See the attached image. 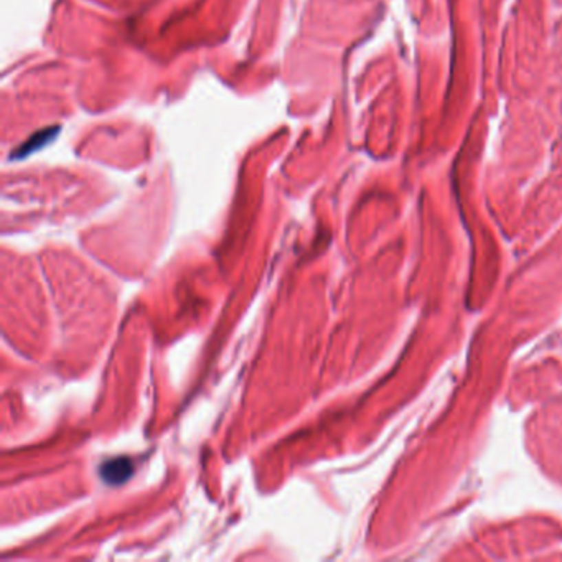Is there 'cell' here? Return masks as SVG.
Listing matches in <instances>:
<instances>
[{
	"instance_id": "cell-1",
	"label": "cell",
	"mask_w": 562,
	"mask_h": 562,
	"mask_svg": "<svg viewBox=\"0 0 562 562\" xmlns=\"http://www.w3.org/2000/svg\"><path fill=\"white\" fill-rule=\"evenodd\" d=\"M99 473L107 485H120L132 475V462L129 459L107 460L101 465Z\"/></svg>"
}]
</instances>
